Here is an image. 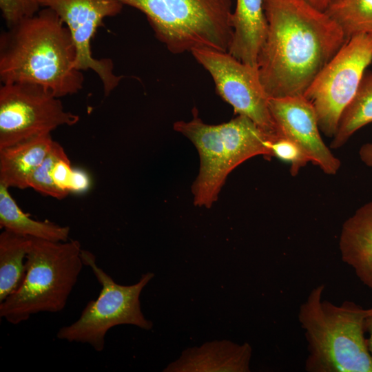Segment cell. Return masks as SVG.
I'll use <instances>...</instances> for the list:
<instances>
[{
	"instance_id": "52a82bcc",
	"label": "cell",
	"mask_w": 372,
	"mask_h": 372,
	"mask_svg": "<svg viewBox=\"0 0 372 372\" xmlns=\"http://www.w3.org/2000/svg\"><path fill=\"white\" fill-rule=\"evenodd\" d=\"M81 257L84 265L92 270L101 289L99 297L87 302L74 322L59 329L56 338L70 342L88 344L100 352L104 349L106 333L114 327L132 324L150 330L153 324L145 318L139 297L154 273L143 274L134 285H121L97 265L92 252L82 249Z\"/></svg>"
},
{
	"instance_id": "9c48e42d",
	"label": "cell",
	"mask_w": 372,
	"mask_h": 372,
	"mask_svg": "<svg viewBox=\"0 0 372 372\" xmlns=\"http://www.w3.org/2000/svg\"><path fill=\"white\" fill-rule=\"evenodd\" d=\"M79 116L65 110L60 98L32 83H2L0 87V149L74 125Z\"/></svg>"
},
{
	"instance_id": "30bf717a",
	"label": "cell",
	"mask_w": 372,
	"mask_h": 372,
	"mask_svg": "<svg viewBox=\"0 0 372 372\" xmlns=\"http://www.w3.org/2000/svg\"><path fill=\"white\" fill-rule=\"evenodd\" d=\"M191 53L209 73L217 93L236 114L248 117L270 136L278 135L257 67L242 63L228 52L198 48Z\"/></svg>"
},
{
	"instance_id": "ba28073f",
	"label": "cell",
	"mask_w": 372,
	"mask_h": 372,
	"mask_svg": "<svg viewBox=\"0 0 372 372\" xmlns=\"http://www.w3.org/2000/svg\"><path fill=\"white\" fill-rule=\"evenodd\" d=\"M372 61V34H360L346 41L319 72L304 96L313 105L320 130L329 137L353 97Z\"/></svg>"
},
{
	"instance_id": "83f0119b",
	"label": "cell",
	"mask_w": 372,
	"mask_h": 372,
	"mask_svg": "<svg viewBox=\"0 0 372 372\" xmlns=\"http://www.w3.org/2000/svg\"><path fill=\"white\" fill-rule=\"evenodd\" d=\"M366 154L369 158L372 160V143H369L366 147Z\"/></svg>"
},
{
	"instance_id": "603a6c76",
	"label": "cell",
	"mask_w": 372,
	"mask_h": 372,
	"mask_svg": "<svg viewBox=\"0 0 372 372\" xmlns=\"http://www.w3.org/2000/svg\"><path fill=\"white\" fill-rule=\"evenodd\" d=\"M41 8L40 0H0V10L6 26L31 17Z\"/></svg>"
},
{
	"instance_id": "7c38bea8",
	"label": "cell",
	"mask_w": 372,
	"mask_h": 372,
	"mask_svg": "<svg viewBox=\"0 0 372 372\" xmlns=\"http://www.w3.org/2000/svg\"><path fill=\"white\" fill-rule=\"evenodd\" d=\"M269 107L278 135L298 144L324 173L336 174L340 161L323 142L316 110L304 95L269 97Z\"/></svg>"
},
{
	"instance_id": "5b68a950",
	"label": "cell",
	"mask_w": 372,
	"mask_h": 372,
	"mask_svg": "<svg viewBox=\"0 0 372 372\" xmlns=\"http://www.w3.org/2000/svg\"><path fill=\"white\" fill-rule=\"evenodd\" d=\"M78 240L30 237L21 287L0 302V316L12 324L39 312L62 311L84 265Z\"/></svg>"
},
{
	"instance_id": "2e32d148",
	"label": "cell",
	"mask_w": 372,
	"mask_h": 372,
	"mask_svg": "<svg viewBox=\"0 0 372 372\" xmlns=\"http://www.w3.org/2000/svg\"><path fill=\"white\" fill-rule=\"evenodd\" d=\"M51 134L33 137L0 149V184L25 189L34 171L52 148Z\"/></svg>"
},
{
	"instance_id": "7a4b0ae2",
	"label": "cell",
	"mask_w": 372,
	"mask_h": 372,
	"mask_svg": "<svg viewBox=\"0 0 372 372\" xmlns=\"http://www.w3.org/2000/svg\"><path fill=\"white\" fill-rule=\"evenodd\" d=\"M68 28L51 9L7 27L0 35V80L43 86L59 98L79 92L84 77Z\"/></svg>"
},
{
	"instance_id": "4316f807",
	"label": "cell",
	"mask_w": 372,
	"mask_h": 372,
	"mask_svg": "<svg viewBox=\"0 0 372 372\" xmlns=\"http://www.w3.org/2000/svg\"><path fill=\"white\" fill-rule=\"evenodd\" d=\"M366 331L369 349L372 354V308H369L366 320Z\"/></svg>"
},
{
	"instance_id": "5bb4252c",
	"label": "cell",
	"mask_w": 372,
	"mask_h": 372,
	"mask_svg": "<svg viewBox=\"0 0 372 372\" xmlns=\"http://www.w3.org/2000/svg\"><path fill=\"white\" fill-rule=\"evenodd\" d=\"M342 260L372 289V202L358 208L343 223L339 238Z\"/></svg>"
},
{
	"instance_id": "484cf974",
	"label": "cell",
	"mask_w": 372,
	"mask_h": 372,
	"mask_svg": "<svg viewBox=\"0 0 372 372\" xmlns=\"http://www.w3.org/2000/svg\"><path fill=\"white\" fill-rule=\"evenodd\" d=\"M314 8L325 12L333 0H303Z\"/></svg>"
},
{
	"instance_id": "8fae6325",
	"label": "cell",
	"mask_w": 372,
	"mask_h": 372,
	"mask_svg": "<svg viewBox=\"0 0 372 372\" xmlns=\"http://www.w3.org/2000/svg\"><path fill=\"white\" fill-rule=\"evenodd\" d=\"M40 3L53 10L68 28L76 49V68L93 71L108 96L123 76L114 72L110 59L93 56L92 41L104 20L121 13L124 6L118 0H40Z\"/></svg>"
},
{
	"instance_id": "9a60e30c",
	"label": "cell",
	"mask_w": 372,
	"mask_h": 372,
	"mask_svg": "<svg viewBox=\"0 0 372 372\" xmlns=\"http://www.w3.org/2000/svg\"><path fill=\"white\" fill-rule=\"evenodd\" d=\"M233 35L228 52L258 68V58L267 33L264 0H237L231 14Z\"/></svg>"
},
{
	"instance_id": "44dd1931",
	"label": "cell",
	"mask_w": 372,
	"mask_h": 372,
	"mask_svg": "<svg viewBox=\"0 0 372 372\" xmlns=\"http://www.w3.org/2000/svg\"><path fill=\"white\" fill-rule=\"evenodd\" d=\"M63 147L54 141L51 149L41 163L34 171L28 180V187L57 199L67 196L54 184L51 177V169L55 163L66 156Z\"/></svg>"
},
{
	"instance_id": "7402d4cb",
	"label": "cell",
	"mask_w": 372,
	"mask_h": 372,
	"mask_svg": "<svg viewBox=\"0 0 372 372\" xmlns=\"http://www.w3.org/2000/svg\"><path fill=\"white\" fill-rule=\"evenodd\" d=\"M269 148L271 157L290 165L291 176H296L302 167L311 162L309 155L298 144L283 136L278 135L272 138Z\"/></svg>"
},
{
	"instance_id": "3957f363",
	"label": "cell",
	"mask_w": 372,
	"mask_h": 372,
	"mask_svg": "<svg viewBox=\"0 0 372 372\" xmlns=\"http://www.w3.org/2000/svg\"><path fill=\"white\" fill-rule=\"evenodd\" d=\"M324 285L315 287L298 311L308 355V372H372L366 331L369 308L353 301L335 304L322 298Z\"/></svg>"
},
{
	"instance_id": "4fadbf2b",
	"label": "cell",
	"mask_w": 372,
	"mask_h": 372,
	"mask_svg": "<svg viewBox=\"0 0 372 372\" xmlns=\"http://www.w3.org/2000/svg\"><path fill=\"white\" fill-rule=\"evenodd\" d=\"M252 354L251 345L229 340L204 343L189 348L165 372H248Z\"/></svg>"
},
{
	"instance_id": "e0dca14e",
	"label": "cell",
	"mask_w": 372,
	"mask_h": 372,
	"mask_svg": "<svg viewBox=\"0 0 372 372\" xmlns=\"http://www.w3.org/2000/svg\"><path fill=\"white\" fill-rule=\"evenodd\" d=\"M0 226L21 236L54 242L68 241L70 231L68 226L30 218L17 205L8 187L2 184H0Z\"/></svg>"
},
{
	"instance_id": "ac0fdd59",
	"label": "cell",
	"mask_w": 372,
	"mask_h": 372,
	"mask_svg": "<svg viewBox=\"0 0 372 372\" xmlns=\"http://www.w3.org/2000/svg\"><path fill=\"white\" fill-rule=\"evenodd\" d=\"M30 237L3 229L0 234V302L22 285Z\"/></svg>"
},
{
	"instance_id": "6da1fadb",
	"label": "cell",
	"mask_w": 372,
	"mask_h": 372,
	"mask_svg": "<svg viewBox=\"0 0 372 372\" xmlns=\"http://www.w3.org/2000/svg\"><path fill=\"white\" fill-rule=\"evenodd\" d=\"M267 33L258 58L269 97L304 95L346 42L339 25L303 0H264Z\"/></svg>"
},
{
	"instance_id": "ffe728a7",
	"label": "cell",
	"mask_w": 372,
	"mask_h": 372,
	"mask_svg": "<svg viewBox=\"0 0 372 372\" xmlns=\"http://www.w3.org/2000/svg\"><path fill=\"white\" fill-rule=\"evenodd\" d=\"M325 12L342 28L347 40L372 34V0H333Z\"/></svg>"
},
{
	"instance_id": "8992f818",
	"label": "cell",
	"mask_w": 372,
	"mask_h": 372,
	"mask_svg": "<svg viewBox=\"0 0 372 372\" xmlns=\"http://www.w3.org/2000/svg\"><path fill=\"white\" fill-rule=\"evenodd\" d=\"M143 12L156 37L173 54L207 48L228 52L231 0H118Z\"/></svg>"
},
{
	"instance_id": "d4e9b609",
	"label": "cell",
	"mask_w": 372,
	"mask_h": 372,
	"mask_svg": "<svg viewBox=\"0 0 372 372\" xmlns=\"http://www.w3.org/2000/svg\"><path fill=\"white\" fill-rule=\"evenodd\" d=\"M90 187V178L85 172L74 169L70 184V192H84L87 191Z\"/></svg>"
},
{
	"instance_id": "cb8c5ba5",
	"label": "cell",
	"mask_w": 372,
	"mask_h": 372,
	"mask_svg": "<svg viewBox=\"0 0 372 372\" xmlns=\"http://www.w3.org/2000/svg\"><path fill=\"white\" fill-rule=\"evenodd\" d=\"M74 169L66 156L55 163L51 170V177L56 187L66 196L70 192V184Z\"/></svg>"
},
{
	"instance_id": "277c9868",
	"label": "cell",
	"mask_w": 372,
	"mask_h": 372,
	"mask_svg": "<svg viewBox=\"0 0 372 372\" xmlns=\"http://www.w3.org/2000/svg\"><path fill=\"white\" fill-rule=\"evenodd\" d=\"M174 130L189 138L200 156L198 175L192 185L196 206L210 208L217 200L227 176L256 156L271 158L272 138L243 115L218 125L205 123L193 110L189 121H178Z\"/></svg>"
},
{
	"instance_id": "d6986e66",
	"label": "cell",
	"mask_w": 372,
	"mask_h": 372,
	"mask_svg": "<svg viewBox=\"0 0 372 372\" xmlns=\"http://www.w3.org/2000/svg\"><path fill=\"white\" fill-rule=\"evenodd\" d=\"M372 123V71H365L358 87L344 110L333 136L331 147L344 145L359 129Z\"/></svg>"
}]
</instances>
